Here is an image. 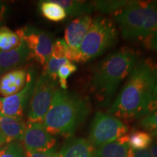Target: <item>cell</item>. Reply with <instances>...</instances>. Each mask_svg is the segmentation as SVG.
Segmentation results:
<instances>
[{
    "label": "cell",
    "instance_id": "836d02e7",
    "mask_svg": "<svg viewBox=\"0 0 157 157\" xmlns=\"http://www.w3.org/2000/svg\"><path fill=\"white\" fill-rule=\"evenodd\" d=\"M153 3H154V5H156V7H157V2H153Z\"/></svg>",
    "mask_w": 157,
    "mask_h": 157
},
{
    "label": "cell",
    "instance_id": "ac0fdd59",
    "mask_svg": "<svg viewBox=\"0 0 157 157\" xmlns=\"http://www.w3.org/2000/svg\"><path fill=\"white\" fill-rule=\"evenodd\" d=\"M39 7L43 16L52 22H60L67 17L65 10L56 1H41L39 3Z\"/></svg>",
    "mask_w": 157,
    "mask_h": 157
},
{
    "label": "cell",
    "instance_id": "277c9868",
    "mask_svg": "<svg viewBox=\"0 0 157 157\" xmlns=\"http://www.w3.org/2000/svg\"><path fill=\"white\" fill-rule=\"evenodd\" d=\"M113 17L125 40H144L157 31V7L153 2L129 1Z\"/></svg>",
    "mask_w": 157,
    "mask_h": 157
},
{
    "label": "cell",
    "instance_id": "4316f807",
    "mask_svg": "<svg viewBox=\"0 0 157 157\" xmlns=\"http://www.w3.org/2000/svg\"><path fill=\"white\" fill-rule=\"evenodd\" d=\"M143 44L146 48L150 49L157 52V31L152 33L143 40Z\"/></svg>",
    "mask_w": 157,
    "mask_h": 157
},
{
    "label": "cell",
    "instance_id": "9a60e30c",
    "mask_svg": "<svg viewBox=\"0 0 157 157\" xmlns=\"http://www.w3.org/2000/svg\"><path fill=\"white\" fill-rule=\"evenodd\" d=\"M26 122L23 118L13 117L0 113V132L7 143L21 141L24 135Z\"/></svg>",
    "mask_w": 157,
    "mask_h": 157
},
{
    "label": "cell",
    "instance_id": "1f68e13d",
    "mask_svg": "<svg viewBox=\"0 0 157 157\" xmlns=\"http://www.w3.org/2000/svg\"><path fill=\"white\" fill-rule=\"evenodd\" d=\"M151 136L152 137H155L156 138H157V130L156 131H154V132H151Z\"/></svg>",
    "mask_w": 157,
    "mask_h": 157
},
{
    "label": "cell",
    "instance_id": "5bb4252c",
    "mask_svg": "<svg viewBox=\"0 0 157 157\" xmlns=\"http://www.w3.org/2000/svg\"><path fill=\"white\" fill-rule=\"evenodd\" d=\"M95 147L89 139L68 137L59 152L60 157H94Z\"/></svg>",
    "mask_w": 157,
    "mask_h": 157
},
{
    "label": "cell",
    "instance_id": "52a82bcc",
    "mask_svg": "<svg viewBox=\"0 0 157 157\" xmlns=\"http://www.w3.org/2000/svg\"><path fill=\"white\" fill-rule=\"evenodd\" d=\"M57 90V81L52 79L44 73L36 78L29 104L27 121L43 122Z\"/></svg>",
    "mask_w": 157,
    "mask_h": 157
},
{
    "label": "cell",
    "instance_id": "6da1fadb",
    "mask_svg": "<svg viewBox=\"0 0 157 157\" xmlns=\"http://www.w3.org/2000/svg\"><path fill=\"white\" fill-rule=\"evenodd\" d=\"M157 110V63L137 60L108 113L126 120L143 119Z\"/></svg>",
    "mask_w": 157,
    "mask_h": 157
},
{
    "label": "cell",
    "instance_id": "e0dca14e",
    "mask_svg": "<svg viewBox=\"0 0 157 157\" xmlns=\"http://www.w3.org/2000/svg\"><path fill=\"white\" fill-rule=\"evenodd\" d=\"M56 3L65 10L67 16L82 17L94 12L93 2L79 0H56Z\"/></svg>",
    "mask_w": 157,
    "mask_h": 157
},
{
    "label": "cell",
    "instance_id": "5b68a950",
    "mask_svg": "<svg viewBox=\"0 0 157 157\" xmlns=\"http://www.w3.org/2000/svg\"><path fill=\"white\" fill-rule=\"evenodd\" d=\"M117 40L118 31L113 21L106 17H97L80 45V63L98 58L114 47Z\"/></svg>",
    "mask_w": 157,
    "mask_h": 157
},
{
    "label": "cell",
    "instance_id": "d6986e66",
    "mask_svg": "<svg viewBox=\"0 0 157 157\" xmlns=\"http://www.w3.org/2000/svg\"><path fill=\"white\" fill-rule=\"evenodd\" d=\"M127 135L128 144L132 150L148 149L153 142L151 135L143 131L133 130Z\"/></svg>",
    "mask_w": 157,
    "mask_h": 157
},
{
    "label": "cell",
    "instance_id": "9c48e42d",
    "mask_svg": "<svg viewBox=\"0 0 157 157\" xmlns=\"http://www.w3.org/2000/svg\"><path fill=\"white\" fill-rule=\"evenodd\" d=\"M36 80V72L34 70H29L26 83L21 91L8 97L0 98L2 103L1 113L9 117L23 118L34 91Z\"/></svg>",
    "mask_w": 157,
    "mask_h": 157
},
{
    "label": "cell",
    "instance_id": "7a4b0ae2",
    "mask_svg": "<svg viewBox=\"0 0 157 157\" xmlns=\"http://www.w3.org/2000/svg\"><path fill=\"white\" fill-rule=\"evenodd\" d=\"M137 58L132 49L122 48L109 54L96 65L89 87L101 106L110 105L118 86L132 71Z\"/></svg>",
    "mask_w": 157,
    "mask_h": 157
},
{
    "label": "cell",
    "instance_id": "4fadbf2b",
    "mask_svg": "<svg viewBox=\"0 0 157 157\" xmlns=\"http://www.w3.org/2000/svg\"><path fill=\"white\" fill-rule=\"evenodd\" d=\"M29 50L22 39L17 48L10 51H0V76L14 70L29 60Z\"/></svg>",
    "mask_w": 157,
    "mask_h": 157
},
{
    "label": "cell",
    "instance_id": "3957f363",
    "mask_svg": "<svg viewBox=\"0 0 157 157\" xmlns=\"http://www.w3.org/2000/svg\"><path fill=\"white\" fill-rule=\"evenodd\" d=\"M90 110L87 98L58 88L42 124L52 136L61 135L68 138L85 121Z\"/></svg>",
    "mask_w": 157,
    "mask_h": 157
},
{
    "label": "cell",
    "instance_id": "ffe728a7",
    "mask_svg": "<svg viewBox=\"0 0 157 157\" xmlns=\"http://www.w3.org/2000/svg\"><path fill=\"white\" fill-rule=\"evenodd\" d=\"M21 39L16 31L7 27L0 28V51H10L17 48L21 44Z\"/></svg>",
    "mask_w": 157,
    "mask_h": 157
},
{
    "label": "cell",
    "instance_id": "4dcf8cb0",
    "mask_svg": "<svg viewBox=\"0 0 157 157\" xmlns=\"http://www.w3.org/2000/svg\"><path fill=\"white\" fill-rule=\"evenodd\" d=\"M6 144H7V141H6V139L5 137L3 136V135L2 134L1 132H0V148H2L4 146H5Z\"/></svg>",
    "mask_w": 157,
    "mask_h": 157
},
{
    "label": "cell",
    "instance_id": "8fae6325",
    "mask_svg": "<svg viewBox=\"0 0 157 157\" xmlns=\"http://www.w3.org/2000/svg\"><path fill=\"white\" fill-rule=\"evenodd\" d=\"M93 19L90 15L76 17L67 25L65 30L66 44L72 50L78 51L82 42L89 31Z\"/></svg>",
    "mask_w": 157,
    "mask_h": 157
},
{
    "label": "cell",
    "instance_id": "7c38bea8",
    "mask_svg": "<svg viewBox=\"0 0 157 157\" xmlns=\"http://www.w3.org/2000/svg\"><path fill=\"white\" fill-rule=\"evenodd\" d=\"M28 71L17 68L6 72L0 77V95L2 98L15 95L25 87Z\"/></svg>",
    "mask_w": 157,
    "mask_h": 157
},
{
    "label": "cell",
    "instance_id": "d6a6232c",
    "mask_svg": "<svg viewBox=\"0 0 157 157\" xmlns=\"http://www.w3.org/2000/svg\"><path fill=\"white\" fill-rule=\"evenodd\" d=\"M2 103L1 98H0V113L2 112Z\"/></svg>",
    "mask_w": 157,
    "mask_h": 157
},
{
    "label": "cell",
    "instance_id": "2e32d148",
    "mask_svg": "<svg viewBox=\"0 0 157 157\" xmlns=\"http://www.w3.org/2000/svg\"><path fill=\"white\" fill-rule=\"evenodd\" d=\"M130 151L126 134L116 141L97 147L94 157H129Z\"/></svg>",
    "mask_w": 157,
    "mask_h": 157
},
{
    "label": "cell",
    "instance_id": "8992f818",
    "mask_svg": "<svg viewBox=\"0 0 157 157\" xmlns=\"http://www.w3.org/2000/svg\"><path fill=\"white\" fill-rule=\"evenodd\" d=\"M128 132V127L119 118L110 113L96 112L90 129L89 140L95 148L116 141Z\"/></svg>",
    "mask_w": 157,
    "mask_h": 157
},
{
    "label": "cell",
    "instance_id": "f546056e",
    "mask_svg": "<svg viewBox=\"0 0 157 157\" xmlns=\"http://www.w3.org/2000/svg\"><path fill=\"white\" fill-rule=\"evenodd\" d=\"M149 151L153 156V157H157V140L153 141L151 145L148 148Z\"/></svg>",
    "mask_w": 157,
    "mask_h": 157
},
{
    "label": "cell",
    "instance_id": "603a6c76",
    "mask_svg": "<svg viewBox=\"0 0 157 157\" xmlns=\"http://www.w3.org/2000/svg\"><path fill=\"white\" fill-rule=\"evenodd\" d=\"M0 157H26L23 146L18 142L7 143L0 148Z\"/></svg>",
    "mask_w": 157,
    "mask_h": 157
},
{
    "label": "cell",
    "instance_id": "83f0119b",
    "mask_svg": "<svg viewBox=\"0 0 157 157\" xmlns=\"http://www.w3.org/2000/svg\"><path fill=\"white\" fill-rule=\"evenodd\" d=\"M8 15V8L5 3L0 2V28L3 26Z\"/></svg>",
    "mask_w": 157,
    "mask_h": 157
},
{
    "label": "cell",
    "instance_id": "484cf974",
    "mask_svg": "<svg viewBox=\"0 0 157 157\" xmlns=\"http://www.w3.org/2000/svg\"><path fill=\"white\" fill-rule=\"evenodd\" d=\"M26 157H60L59 152L56 149L52 148L46 151H25Z\"/></svg>",
    "mask_w": 157,
    "mask_h": 157
},
{
    "label": "cell",
    "instance_id": "ba28073f",
    "mask_svg": "<svg viewBox=\"0 0 157 157\" xmlns=\"http://www.w3.org/2000/svg\"><path fill=\"white\" fill-rule=\"evenodd\" d=\"M16 33L29 49V60L33 59L44 66L52 54L55 43L53 36L34 26H23L17 29Z\"/></svg>",
    "mask_w": 157,
    "mask_h": 157
},
{
    "label": "cell",
    "instance_id": "7402d4cb",
    "mask_svg": "<svg viewBox=\"0 0 157 157\" xmlns=\"http://www.w3.org/2000/svg\"><path fill=\"white\" fill-rule=\"evenodd\" d=\"M129 1H95L93 2L94 11H100L103 13H111L120 10L124 7Z\"/></svg>",
    "mask_w": 157,
    "mask_h": 157
},
{
    "label": "cell",
    "instance_id": "44dd1931",
    "mask_svg": "<svg viewBox=\"0 0 157 157\" xmlns=\"http://www.w3.org/2000/svg\"><path fill=\"white\" fill-rule=\"evenodd\" d=\"M69 62V60L67 58H64V57L52 53L48 61L44 66L43 73L48 76L52 79L57 81L58 70L60 69V68L62 66Z\"/></svg>",
    "mask_w": 157,
    "mask_h": 157
},
{
    "label": "cell",
    "instance_id": "f1b7e54d",
    "mask_svg": "<svg viewBox=\"0 0 157 157\" xmlns=\"http://www.w3.org/2000/svg\"><path fill=\"white\" fill-rule=\"evenodd\" d=\"M129 157H153L148 149L144 150H132L131 149Z\"/></svg>",
    "mask_w": 157,
    "mask_h": 157
},
{
    "label": "cell",
    "instance_id": "cb8c5ba5",
    "mask_svg": "<svg viewBox=\"0 0 157 157\" xmlns=\"http://www.w3.org/2000/svg\"><path fill=\"white\" fill-rule=\"evenodd\" d=\"M77 70V66L73 63L69 62L63 65L58 71V78H59V84L63 90H67V80L69 76Z\"/></svg>",
    "mask_w": 157,
    "mask_h": 157
},
{
    "label": "cell",
    "instance_id": "30bf717a",
    "mask_svg": "<svg viewBox=\"0 0 157 157\" xmlns=\"http://www.w3.org/2000/svg\"><path fill=\"white\" fill-rule=\"evenodd\" d=\"M21 141L29 151H46L54 148L56 144V139L46 130L42 123L29 121L26 122Z\"/></svg>",
    "mask_w": 157,
    "mask_h": 157
},
{
    "label": "cell",
    "instance_id": "d4e9b609",
    "mask_svg": "<svg viewBox=\"0 0 157 157\" xmlns=\"http://www.w3.org/2000/svg\"><path fill=\"white\" fill-rule=\"evenodd\" d=\"M139 124L146 130L154 132L157 130V110L150 115L140 119Z\"/></svg>",
    "mask_w": 157,
    "mask_h": 157
}]
</instances>
